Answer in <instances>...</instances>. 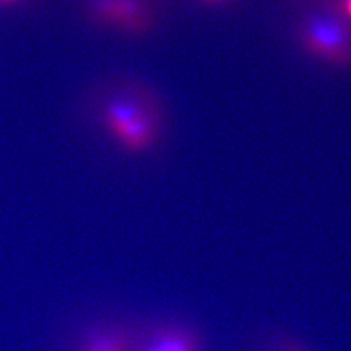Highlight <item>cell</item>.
<instances>
[{"mask_svg":"<svg viewBox=\"0 0 351 351\" xmlns=\"http://www.w3.org/2000/svg\"><path fill=\"white\" fill-rule=\"evenodd\" d=\"M265 351H306L303 350L300 345L290 339H280L275 342L272 346H269Z\"/></svg>","mask_w":351,"mask_h":351,"instance_id":"8992f818","label":"cell"},{"mask_svg":"<svg viewBox=\"0 0 351 351\" xmlns=\"http://www.w3.org/2000/svg\"><path fill=\"white\" fill-rule=\"evenodd\" d=\"M80 351H133V342L124 329L107 326L91 332Z\"/></svg>","mask_w":351,"mask_h":351,"instance_id":"5b68a950","label":"cell"},{"mask_svg":"<svg viewBox=\"0 0 351 351\" xmlns=\"http://www.w3.org/2000/svg\"><path fill=\"white\" fill-rule=\"evenodd\" d=\"M203 1H206V3H220L223 0H203Z\"/></svg>","mask_w":351,"mask_h":351,"instance_id":"9c48e42d","label":"cell"},{"mask_svg":"<svg viewBox=\"0 0 351 351\" xmlns=\"http://www.w3.org/2000/svg\"><path fill=\"white\" fill-rule=\"evenodd\" d=\"M345 13L351 20V0H345Z\"/></svg>","mask_w":351,"mask_h":351,"instance_id":"ba28073f","label":"cell"},{"mask_svg":"<svg viewBox=\"0 0 351 351\" xmlns=\"http://www.w3.org/2000/svg\"><path fill=\"white\" fill-rule=\"evenodd\" d=\"M99 121L119 147L141 155L150 151L163 133V111L150 90L134 82L117 84L99 104Z\"/></svg>","mask_w":351,"mask_h":351,"instance_id":"6da1fadb","label":"cell"},{"mask_svg":"<svg viewBox=\"0 0 351 351\" xmlns=\"http://www.w3.org/2000/svg\"><path fill=\"white\" fill-rule=\"evenodd\" d=\"M88 19L129 36L150 33L155 24L152 0H85Z\"/></svg>","mask_w":351,"mask_h":351,"instance_id":"7a4b0ae2","label":"cell"},{"mask_svg":"<svg viewBox=\"0 0 351 351\" xmlns=\"http://www.w3.org/2000/svg\"><path fill=\"white\" fill-rule=\"evenodd\" d=\"M20 0H0V7L1 8H7V7H12L14 4H17Z\"/></svg>","mask_w":351,"mask_h":351,"instance_id":"52a82bcc","label":"cell"},{"mask_svg":"<svg viewBox=\"0 0 351 351\" xmlns=\"http://www.w3.org/2000/svg\"><path fill=\"white\" fill-rule=\"evenodd\" d=\"M138 351H201L197 336L182 326H162L154 329Z\"/></svg>","mask_w":351,"mask_h":351,"instance_id":"277c9868","label":"cell"},{"mask_svg":"<svg viewBox=\"0 0 351 351\" xmlns=\"http://www.w3.org/2000/svg\"><path fill=\"white\" fill-rule=\"evenodd\" d=\"M304 46L335 63L351 60V26L336 13L311 16L302 27Z\"/></svg>","mask_w":351,"mask_h":351,"instance_id":"3957f363","label":"cell"}]
</instances>
